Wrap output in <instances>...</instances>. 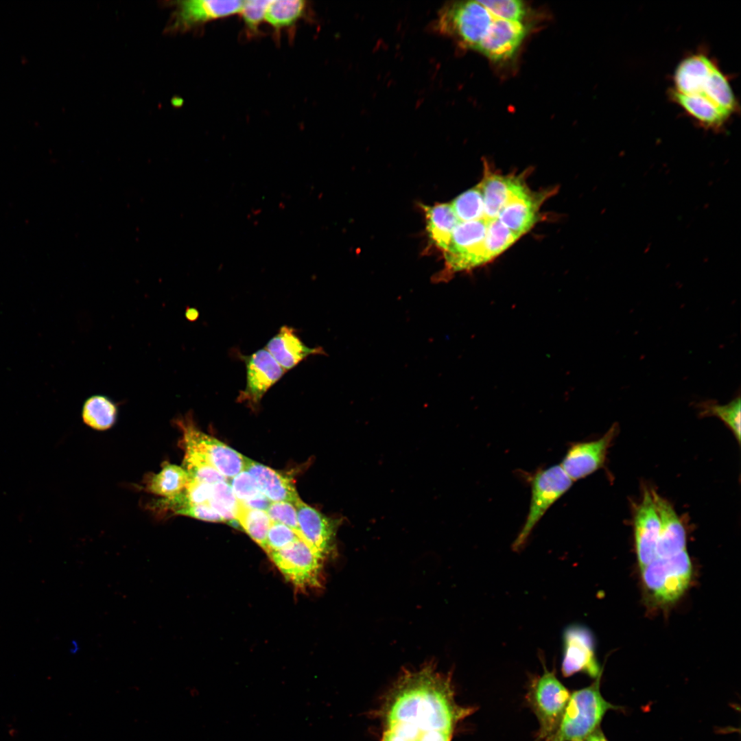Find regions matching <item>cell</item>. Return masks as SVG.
Segmentation results:
<instances>
[{
    "instance_id": "22",
    "label": "cell",
    "mask_w": 741,
    "mask_h": 741,
    "mask_svg": "<svg viewBox=\"0 0 741 741\" xmlns=\"http://www.w3.org/2000/svg\"><path fill=\"white\" fill-rule=\"evenodd\" d=\"M671 97L689 115L703 127L718 130L722 128L731 115L709 101L695 95L681 94L671 91Z\"/></svg>"
},
{
    "instance_id": "25",
    "label": "cell",
    "mask_w": 741,
    "mask_h": 741,
    "mask_svg": "<svg viewBox=\"0 0 741 741\" xmlns=\"http://www.w3.org/2000/svg\"><path fill=\"white\" fill-rule=\"evenodd\" d=\"M117 408L108 397L95 395L89 397L82 408L83 421L97 430L110 428L116 421Z\"/></svg>"
},
{
    "instance_id": "15",
    "label": "cell",
    "mask_w": 741,
    "mask_h": 741,
    "mask_svg": "<svg viewBox=\"0 0 741 741\" xmlns=\"http://www.w3.org/2000/svg\"><path fill=\"white\" fill-rule=\"evenodd\" d=\"M634 535L637 561L642 569L656 556L660 524L651 491L644 490L634 515Z\"/></svg>"
},
{
    "instance_id": "7",
    "label": "cell",
    "mask_w": 741,
    "mask_h": 741,
    "mask_svg": "<svg viewBox=\"0 0 741 741\" xmlns=\"http://www.w3.org/2000/svg\"><path fill=\"white\" fill-rule=\"evenodd\" d=\"M486 226L485 218L458 224L444 252L445 269L434 276V281H446L455 273L471 270L486 263L483 243Z\"/></svg>"
},
{
    "instance_id": "39",
    "label": "cell",
    "mask_w": 741,
    "mask_h": 741,
    "mask_svg": "<svg viewBox=\"0 0 741 741\" xmlns=\"http://www.w3.org/2000/svg\"><path fill=\"white\" fill-rule=\"evenodd\" d=\"M451 735L440 730H421L416 741H451Z\"/></svg>"
},
{
    "instance_id": "13",
    "label": "cell",
    "mask_w": 741,
    "mask_h": 741,
    "mask_svg": "<svg viewBox=\"0 0 741 741\" xmlns=\"http://www.w3.org/2000/svg\"><path fill=\"white\" fill-rule=\"evenodd\" d=\"M618 430V424L614 423L601 438L576 442L569 446L560 466L573 482L585 478L603 467Z\"/></svg>"
},
{
    "instance_id": "16",
    "label": "cell",
    "mask_w": 741,
    "mask_h": 741,
    "mask_svg": "<svg viewBox=\"0 0 741 741\" xmlns=\"http://www.w3.org/2000/svg\"><path fill=\"white\" fill-rule=\"evenodd\" d=\"M526 33L522 21L494 18L476 49L491 60H506L515 55Z\"/></svg>"
},
{
    "instance_id": "19",
    "label": "cell",
    "mask_w": 741,
    "mask_h": 741,
    "mask_svg": "<svg viewBox=\"0 0 741 741\" xmlns=\"http://www.w3.org/2000/svg\"><path fill=\"white\" fill-rule=\"evenodd\" d=\"M245 471L255 480L260 492L271 502L295 505L301 499L292 478L246 457Z\"/></svg>"
},
{
    "instance_id": "34",
    "label": "cell",
    "mask_w": 741,
    "mask_h": 741,
    "mask_svg": "<svg viewBox=\"0 0 741 741\" xmlns=\"http://www.w3.org/2000/svg\"><path fill=\"white\" fill-rule=\"evenodd\" d=\"M299 539L297 533L292 528L283 524L272 521L263 550L267 553L279 550Z\"/></svg>"
},
{
    "instance_id": "38",
    "label": "cell",
    "mask_w": 741,
    "mask_h": 741,
    "mask_svg": "<svg viewBox=\"0 0 741 741\" xmlns=\"http://www.w3.org/2000/svg\"><path fill=\"white\" fill-rule=\"evenodd\" d=\"M178 515L188 516L207 521L224 522L222 517L209 503L186 507L181 510Z\"/></svg>"
},
{
    "instance_id": "11",
    "label": "cell",
    "mask_w": 741,
    "mask_h": 741,
    "mask_svg": "<svg viewBox=\"0 0 741 741\" xmlns=\"http://www.w3.org/2000/svg\"><path fill=\"white\" fill-rule=\"evenodd\" d=\"M246 369V384L237 401L246 403L251 409L259 406L267 391L279 381L287 372L264 348L251 355L239 353Z\"/></svg>"
},
{
    "instance_id": "23",
    "label": "cell",
    "mask_w": 741,
    "mask_h": 741,
    "mask_svg": "<svg viewBox=\"0 0 741 741\" xmlns=\"http://www.w3.org/2000/svg\"><path fill=\"white\" fill-rule=\"evenodd\" d=\"M515 176H503L485 169L481 187L484 209V218L495 219L510 193Z\"/></svg>"
},
{
    "instance_id": "14",
    "label": "cell",
    "mask_w": 741,
    "mask_h": 741,
    "mask_svg": "<svg viewBox=\"0 0 741 741\" xmlns=\"http://www.w3.org/2000/svg\"><path fill=\"white\" fill-rule=\"evenodd\" d=\"M561 672L564 677L578 672L596 679L602 674L595 655L593 635L587 628L573 625L565 629Z\"/></svg>"
},
{
    "instance_id": "21",
    "label": "cell",
    "mask_w": 741,
    "mask_h": 741,
    "mask_svg": "<svg viewBox=\"0 0 741 741\" xmlns=\"http://www.w3.org/2000/svg\"><path fill=\"white\" fill-rule=\"evenodd\" d=\"M426 231L434 245L443 250L447 249L453 232L459 223L449 203L422 205Z\"/></svg>"
},
{
    "instance_id": "33",
    "label": "cell",
    "mask_w": 741,
    "mask_h": 741,
    "mask_svg": "<svg viewBox=\"0 0 741 741\" xmlns=\"http://www.w3.org/2000/svg\"><path fill=\"white\" fill-rule=\"evenodd\" d=\"M480 2L495 19L521 21L527 9L524 3L517 0H481Z\"/></svg>"
},
{
    "instance_id": "6",
    "label": "cell",
    "mask_w": 741,
    "mask_h": 741,
    "mask_svg": "<svg viewBox=\"0 0 741 741\" xmlns=\"http://www.w3.org/2000/svg\"><path fill=\"white\" fill-rule=\"evenodd\" d=\"M573 481L560 464L536 471L530 478L531 497L528 512L512 548L522 549L532 530L548 510L571 488Z\"/></svg>"
},
{
    "instance_id": "43",
    "label": "cell",
    "mask_w": 741,
    "mask_h": 741,
    "mask_svg": "<svg viewBox=\"0 0 741 741\" xmlns=\"http://www.w3.org/2000/svg\"><path fill=\"white\" fill-rule=\"evenodd\" d=\"M185 314L186 318L190 321H194L198 318V311L195 308H187Z\"/></svg>"
},
{
    "instance_id": "4",
    "label": "cell",
    "mask_w": 741,
    "mask_h": 741,
    "mask_svg": "<svg viewBox=\"0 0 741 741\" xmlns=\"http://www.w3.org/2000/svg\"><path fill=\"white\" fill-rule=\"evenodd\" d=\"M643 584L655 603H674L685 591L692 578V563L683 550L668 557H655L641 569Z\"/></svg>"
},
{
    "instance_id": "30",
    "label": "cell",
    "mask_w": 741,
    "mask_h": 741,
    "mask_svg": "<svg viewBox=\"0 0 741 741\" xmlns=\"http://www.w3.org/2000/svg\"><path fill=\"white\" fill-rule=\"evenodd\" d=\"M740 397L738 395L725 405L713 401L703 402L699 405L701 415L719 418L731 430L738 443L740 442Z\"/></svg>"
},
{
    "instance_id": "20",
    "label": "cell",
    "mask_w": 741,
    "mask_h": 741,
    "mask_svg": "<svg viewBox=\"0 0 741 741\" xmlns=\"http://www.w3.org/2000/svg\"><path fill=\"white\" fill-rule=\"evenodd\" d=\"M265 349L286 371L292 369L310 355H326L322 347L311 348L301 340L293 327L283 325L270 338Z\"/></svg>"
},
{
    "instance_id": "17",
    "label": "cell",
    "mask_w": 741,
    "mask_h": 741,
    "mask_svg": "<svg viewBox=\"0 0 741 741\" xmlns=\"http://www.w3.org/2000/svg\"><path fill=\"white\" fill-rule=\"evenodd\" d=\"M294 506L304 541L325 558L333 550L338 521L301 499Z\"/></svg>"
},
{
    "instance_id": "28",
    "label": "cell",
    "mask_w": 741,
    "mask_h": 741,
    "mask_svg": "<svg viewBox=\"0 0 741 741\" xmlns=\"http://www.w3.org/2000/svg\"><path fill=\"white\" fill-rule=\"evenodd\" d=\"M520 237L504 226L497 218L487 220L484 239V256L487 263L513 245Z\"/></svg>"
},
{
    "instance_id": "29",
    "label": "cell",
    "mask_w": 741,
    "mask_h": 741,
    "mask_svg": "<svg viewBox=\"0 0 741 741\" xmlns=\"http://www.w3.org/2000/svg\"><path fill=\"white\" fill-rule=\"evenodd\" d=\"M449 204L459 222L484 218V200L480 184L460 193Z\"/></svg>"
},
{
    "instance_id": "36",
    "label": "cell",
    "mask_w": 741,
    "mask_h": 741,
    "mask_svg": "<svg viewBox=\"0 0 741 741\" xmlns=\"http://www.w3.org/2000/svg\"><path fill=\"white\" fill-rule=\"evenodd\" d=\"M268 3L269 1L266 0L244 1L239 13L248 32L252 34L258 33L259 28L265 19Z\"/></svg>"
},
{
    "instance_id": "37",
    "label": "cell",
    "mask_w": 741,
    "mask_h": 741,
    "mask_svg": "<svg viewBox=\"0 0 741 741\" xmlns=\"http://www.w3.org/2000/svg\"><path fill=\"white\" fill-rule=\"evenodd\" d=\"M227 482L240 502H246L261 494L253 478L245 470Z\"/></svg>"
},
{
    "instance_id": "18",
    "label": "cell",
    "mask_w": 741,
    "mask_h": 741,
    "mask_svg": "<svg viewBox=\"0 0 741 741\" xmlns=\"http://www.w3.org/2000/svg\"><path fill=\"white\" fill-rule=\"evenodd\" d=\"M651 493L660 524L655 557H668L685 550L686 531L673 506L657 493Z\"/></svg>"
},
{
    "instance_id": "42",
    "label": "cell",
    "mask_w": 741,
    "mask_h": 741,
    "mask_svg": "<svg viewBox=\"0 0 741 741\" xmlns=\"http://www.w3.org/2000/svg\"><path fill=\"white\" fill-rule=\"evenodd\" d=\"M381 741H408L405 738L397 735L390 729H388L384 733Z\"/></svg>"
},
{
    "instance_id": "8",
    "label": "cell",
    "mask_w": 741,
    "mask_h": 741,
    "mask_svg": "<svg viewBox=\"0 0 741 741\" xmlns=\"http://www.w3.org/2000/svg\"><path fill=\"white\" fill-rule=\"evenodd\" d=\"M268 554L295 587L307 590L322 587L325 557L302 539Z\"/></svg>"
},
{
    "instance_id": "2",
    "label": "cell",
    "mask_w": 741,
    "mask_h": 741,
    "mask_svg": "<svg viewBox=\"0 0 741 741\" xmlns=\"http://www.w3.org/2000/svg\"><path fill=\"white\" fill-rule=\"evenodd\" d=\"M601 675L590 685L571 692L559 727L551 741H585L599 727L607 711L620 708L601 694Z\"/></svg>"
},
{
    "instance_id": "35",
    "label": "cell",
    "mask_w": 741,
    "mask_h": 741,
    "mask_svg": "<svg viewBox=\"0 0 741 741\" xmlns=\"http://www.w3.org/2000/svg\"><path fill=\"white\" fill-rule=\"evenodd\" d=\"M272 522L283 524L294 530L303 540L300 530L296 509L294 505L285 502H271L266 510Z\"/></svg>"
},
{
    "instance_id": "40",
    "label": "cell",
    "mask_w": 741,
    "mask_h": 741,
    "mask_svg": "<svg viewBox=\"0 0 741 741\" xmlns=\"http://www.w3.org/2000/svg\"><path fill=\"white\" fill-rule=\"evenodd\" d=\"M242 503L249 508L266 511L271 502L261 493L250 500Z\"/></svg>"
},
{
    "instance_id": "31",
    "label": "cell",
    "mask_w": 741,
    "mask_h": 741,
    "mask_svg": "<svg viewBox=\"0 0 741 741\" xmlns=\"http://www.w3.org/2000/svg\"><path fill=\"white\" fill-rule=\"evenodd\" d=\"M209 504L222 517L224 522L236 528L240 527L236 520L239 502L227 481L213 484V495Z\"/></svg>"
},
{
    "instance_id": "26",
    "label": "cell",
    "mask_w": 741,
    "mask_h": 741,
    "mask_svg": "<svg viewBox=\"0 0 741 741\" xmlns=\"http://www.w3.org/2000/svg\"><path fill=\"white\" fill-rule=\"evenodd\" d=\"M306 2L301 0L269 1L265 20L275 30L293 26L305 14Z\"/></svg>"
},
{
    "instance_id": "1",
    "label": "cell",
    "mask_w": 741,
    "mask_h": 741,
    "mask_svg": "<svg viewBox=\"0 0 741 741\" xmlns=\"http://www.w3.org/2000/svg\"><path fill=\"white\" fill-rule=\"evenodd\" d=\"M473 711V707L456 703L449 675L426 666L401 677L391 695L386 721L388 725L401 722L420 730L452 733L457 723Z\"/></svg>"
},
{
    "instance_id": "12",
    "label": "cell",
    "mask_w": 741,
    "mask_h": 741,
    "mask_svg": "<svg viewBox=\"0 0 741 741\" xmlns=\"http://www.w3.org/2000/svg\"><path fill=\"white\" fill-rule=\"evenodd\" d=\"M545 193L531 192L521 177L515 176L510 193L497 220L513 233L522 236L537 222L540 206L548 197Z\"/></svg>"
},
{
    "instance_id": "3",
    "label": "cell",
    "mask_w": 741,
    "mask_h": 741,
    "mask_svg": "<svg viewBox=\"0 0 741 741\" xmlns=\"http://www.w3.org/2000/svg\"><path fill=\"white\" fill-rule=\"evenodd\" d=\"M571 692L544 665L542 674L531 679L526 700L539 725L536 741H551L556 733Z\"/></svg>"
},
{
    "instance_id": "24",
    "label": "cell",
    "mask_w": 741,
    "mask_h": 741,
    "mask_svg": "<svg viewBox=\"0 0 741 741\" xmlns=\"http://www.w3.org/2000/svg\"><path fill=\"white\" fill-rule=\"evenodd\" d=\"M188 482L189 475L183 467L168 464L150 478L147 489L164 499H170L180 494Z\"/></svg>"
},
{
    "instance_id": "10",
    "label": "cell",
    "mask_w": 741,
    "mask_h": 741,
    "mask_svg": "<svg viewBox=\"0 0 741 741\" xmlns=\"http://www.w3.org/2000/svg\"><path fill=\"white\" fill-rule=\"evenodd\" d=\"M244 1L189 0L174 2L165 32L184 33L221 18L239 13Z\"/></svg>"
},
{
    "instance_id": "9",
    "label": "cell",
    "mask_w": 741,
    "mask_h": 741,
    "mask_svg": "<svg viewBox=\"0 0 741 741\" xmlns=\"http://www.w3.org/2000/svg\"><path fill=\"white\" fill-rule=\"evenodd\" d=\"M183 430V445L201 454L226 480L245 469L246 456L219 440L199 430L191 416L176 420Z\"/></svg>"
},
{
    "instance_id": "32",
    "label": "cell",
    "mask_w": 741,
    "mask_h": 741,
    "mask_svg": "<svg viewBox=\"0 0 741 741\" xmlns=\"http://www.w3.org/2000/svg\"><path fill=\"white\" fill-rule=\"evenodd\" d=\"M183 448L185 453L183 467L189 478L211 484L227 481L201 454L189 447Z\"/></svg>"
},
{
    "instance_id": "27",
    "label": "cell",
    "mask_w": 741,
    "mask_h": 741,
    "mask_svg": "<svg viewBox=\"0 0 741 741\" xmlns=\"http://www.w3.org/2000/svg\"><path fill=\"white\" fill-rule=\"evenodd\" d=\"M239 502L236 520L248 535L263 549L271 519L266 510L251 508Z\"/></svg>"
},
{
    "instance_id": "5",
    "label": "cell",
    "mask_w": 741,
    "mask_h": 741,
    "mask_svg": "<svg viewBox=\"0 0 741 741\" xmlns=\"http://www.w3.org/2000/svg\"><path fill=\"white\" fill-rule=\"evenodd\" d=\"M493 19L480 1H456L440 10L434 27L462 47L476 49Z\"/></svg>"
},
{
    "instance_id": "41",
    "label": "cell",
    "mask_w": 741,
    "mask_h": 741,
    "mask_svg": "<svg viewBox=\"0 0 741 741\" xmlns=\"http://www.w3.org/2000/svg\"><path fill=\"white\" fill-rule=\"evenodd\" d=\"M585 741H609L600 727L591 733Z\"/></svg>"
}]
</instances>
